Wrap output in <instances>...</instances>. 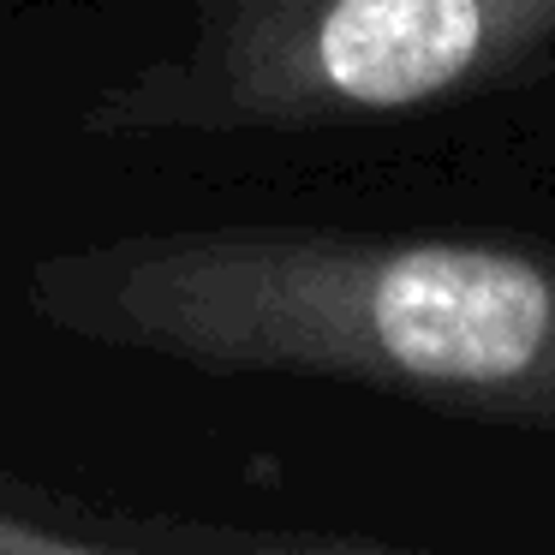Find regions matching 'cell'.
<instances>
[{"instance_id":"6da1fadb","label":"cell","mask_w":555,"mask_h":555,"mask_svg":"<svg viewBox=\"0 0 555 555\" xmlns=\"http://www.w3.org/2000/svg\"><path fill=\"white\" fill-rule=\"evenodd\" d=\"M37 323L228 376H323L555 430V245L221 221L78 245L25 275Z\"/></svg>"},{"instance_id":"3957f363","label":"cell","mask_w":555,"mask_h":555,"mask_svg":"<svg viewBox=\"0 0 555 555\" xmlns=\"http://www.w3.org/2000/svg\"><path fill=\"white\" fill-rule=\"evenodd\" d=\"M42 495L0 478V550H299L328 538H251V531H197V526H144V519H102L90 507H66L61 519L42 514Z\"/></svg>"},{"instance_id":"7a4b0ae2","label":"cell","mask_w":555,"mask_h":555,"mask_svg":"<svg viewBox=\"0 0 555 555\" xmlns=\"http://www.w3.org/2000/svg\"><path fill=\"white\" fill-rule=\"evenodd\" d=\"M555 49V0H197L85 132H323L442 108Z\"/></svg>"}]
</instances>
